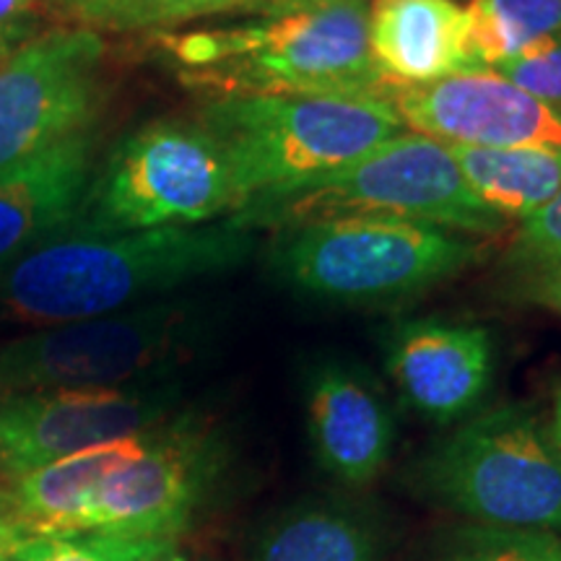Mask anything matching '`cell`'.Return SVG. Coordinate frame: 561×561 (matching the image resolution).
<instances>
[{
  "label": "cell",
  "instance_id": "21",
  "mask_svg": "<svg viewBox=\"0 0 561 561\" xmlns=\"http://www.w3.org/2000/svg\"><path fill=\"white\" fill-rule=\"evenodd\" d=\"M83 30L164 32L185 21L248 9L255 0H50Z\"/></svg>",
  "mask_w": 561,
  "mask_h": 561
},
{
  "label": "cell",
  "instance_id": "4",
  "mask_svg": "<svg viewBox=\"0 0 561 561\" xmlns=\"http://www.w3.org/2000/svg\"><path fill=\"white\" fill-rule=\"evenodd\" d=\"M481 261V244L432 224L343 216L280 229L271 263L301 297L382 305L432 289Z\"/></svg>",
  "mask_w": 561,
  "mask_h": 561
},
{
  "label": "cell",
  "instance_id": "6",
  "mask_svg": "<svg viewBox=\"0 0 561 561\" xmlns=\"http://www.w3.org/2000/svg\"><path fill=\"white\" fill-rule=\"evenodd\" d=\"M240 210L219 140L198 121H153L112 149L66 237L201 227Z\"/></svg>",
  "mask_w": 561,
  "mask_h": 561
},
{
  "label": "cell",
  "instance_id": "17",
  "mask_svg": "<svg viewBox=\"0 0 561 561\" xmlns=\"http://www.w3.org/2000/svg\"><path fill=\"white\" fill-rule=\"evenodd\" d=\"M149 432L104 442L16 476L9 494V520L26 538L81 533L83 515L96 486L144 450Z\"/></svg>",
  "mask_w": 561,
  "mask_h": 561
},
{
  "label": "cell",
  "instance_id": "32",
  "mask_svg": "<svg viewBox=\"0 0 561 561\" xmlns=\"http://www.w3.org/2000/svg\"><path fill=\"white\" fill-rule=\"evenodd\" d=\"M0 561H24V557H21V549L19 551H13V553H9V557H3Z\"/></svg>",
  "mask_w": 561,
  "mask_h": 561
},
{
  "label": "cell",
  "instance_id": "19",
  "mask_svg": "<svg viewBox=\"0 0 561 561\" xmlns=\"http://www.w3.org/2000/svg\"><path fill=\"white\" fill-rule=\"evenodd\" d=\"M468 191L504 221H523L561 187V151L450 146Z\"/></svg>",
  "mask_w": 561,
  "mask_h": 561
},
{
  "label": "cell",
  "instance_id": "23",
  "mask_svg": "<svg viewBox=\"0 0 561 561\" xmlns=\"http://www.w3.org/2000/svg\"><path fill=\"white\" fill-rule=\"evenodd\" d=\"M164 543L174 541H140V538L83 530L30 538L21 546V557L24 561H144Z\"/></svg>",
  "mask_w": 561,
  "mask_h": 561
},
{
  "label": "cell",
  "instance_id": "13",
  "mask_svg": "<svg viewBox=\"0 0 561 561\" xmlns=\"http://www.w3.org/2000/svg\"><path fill=\"white\" fill-rule=\"evenodd\" d=\"M385 369L421 419L460 424L473 416L494 382V335L473 322L401 320L385 335Z\"/></svg>",
  "mask_w": 561,
  "mask_h": 561
},
{
  "label": "cell",
  "instance_id": "20",
  "mask_svg": "<svg viewBox=\"0 0 561 561\" xmlns=\"http://www.w3.org/2000/svg\"><path fill=\"white\" fill-rule=\"evenodd\" d=\"M466 13L476 68H496L561 34V0H471Z\"/></svg>",
  "mask_w": 561,
  "mask_h": 561
},
{
  "label": "cell",
  "instance_id": "31",
  "mask_svg": "<svg viewBox=\"0 0 561 561\" xmlns=\"http://www.w3.org/2000/svg\"><path fill=\"white\" fill-rule=\"evenodd\" d=\"M144 561H191V559H185L182 553L174 551V543H164L161 549L153 551L151 557H146Z\"/></svg>",
  "mask_w": 561,
  "mask_h": 561
},
{
  "label": "cell",
  "instance_id": "24",
  "mask_svg": "<svg viewBox=\"0 0 561 561\" xmlns=\"http://www.w3.org/2000/svg\"><path fill=\"white\" fill-rule=\"evenodd\" d=\"M491 70L561 115V34L538 42Z\"/></svg>",
  "mask_w": 561,
  "mask_h": 561
},
{
  "label": "cell",
  "instance_id": "3",
  "mask_svg": "<svg viewBox=\"0 0 561 561\" xmlns=\"http://www.w3.org/2000/svg\"><path fill=\"white\" fill-rule=\"evenodd\" d=\"M195 121L227 153L242 210L299 191L405 130L392 102L351 96H214Z\"/></svg>",
  "mask_w": 561,
  "mask_h": 561
},
{
  "label": "cell",
  "instance_id": "29",
  "mask_svg": "<svg viewBox=\"0 0 561 561\" xmlns=\"http://www.w3.org/2000/svg\"><path fill=\"white\" fill-rule=\"evenodd\" d=\"M26 541H30V538H26L24 533L9 520V517L0 515V559L9 557L13 551H19Z\"/></svg>",
  "mask_w": 561,
  "mask_h": 561
},
{
  "label": "cell",
  "instance_id": "8",
  "mask_svg": "<svg viewBox=\"0 0 561 561\" xmlns=\"http://www.w3.org/2000/svg\"><path fill=\"white\" fill-rule=\"evenodd\" d=\"M206 328L191 301H157L42 328L0 346V392L117 388L164 367Z\"/></svg>",
  "mask_w": 561,
  "mask_h": 561
},
{
  "label": "cell",
  "instance_id": "16",
  "mask_svg": "<svg viewBox=\"0 0 561 561\" xmlns=\"http://www.w3.org/2000/svg\"><path fill=\"white\" fill-rule=\"evenodd\" d=\"M94 138L81 133L0 178V271L66 234L94 180Z\"/></svg>",
  "mask_w": 561,
  "mask_h": 561
},
{
  "label": "cell",
  "instance_id": "5",
  "mask_svg": "<svg viewBox=\"0 0 561 561\" xmlns=\"http://www.w3.org/2000/svg\"><path fill=\"white\" fill-rule=\"evenodd\" d=\"M424 500L479 525L561 533V450L528 405L473 413L413 468Z\"/></svg>",
  "mask_w": 561,
  "mask_h": 561
},
{
  "label": "cell",
  "instance_id": "12",
  "mask_svg": "<svg viewBox=\"0 0 561 561\" xmlns=\"http://www.w3.org/2000/svg\"><path fill=\"white\" fill-rule=\"evenodd\" d=\"M392 107L403 128L447 146L561 151V115L491 68H473L416 89Z\"/></svg>",
  "mask_w": 561,
  "mask_h": 561
},
{
  "label": "cell",
  "instance_id": "9",
  "mask_svg": "<svg viewBox=\"0 0 561 561\" xmlns=\"http://www.w3.org/2000/svg\"><path fill=\"white\" fill-rule=\"evenodd\" d=\"M102 60V37L83 26L34 34L0 60V178L89 133Z\"/></svg>",
  "mask_w": 561,
  "mask_h": 561
},
{
  "label": "cell",
  "instance_id": "1",
  "mask_svg": "<svg viewBox=\"0 0 561 561\" xmlns=\"http://www.w3.org/2000/svg\"><path fill=\"white\" fill-rule=\"evenodd\" d=\"M257 229L229 216L201 227L60 237L0 271V325H68L146 305L229 273L255 252Z\"/></svg>",
  "mask_w": 561,
  "mask_h": 561
},
{
  "label": "cell",
  "instance_id": "15",
  "mask_svg": "<svg viewBox=\"0 0 561 561\" xmlns=\"http://www.w3.org/2000/svg\"><path fill=\"white\" fill-rule=\"evenodd\" d=\"M367 42L375 70L396 94L476 68L458 0H371Z\"/></svg>",
  "mask_w": 561,
  "mask_h": 561
},
{
  "label": "cell",
  "instance_id": "11",
  "mask_svg": "<svg viewBox=\"0 0 561 561\" xmlns=\"http://www.w3.org/2000/svg\"><path fill=\"white\" fill-rule=\"evenodd\" d=\"M178 401V385L26 392L0 405V462L13 476L157 426Z\"/></svg>",
  "mask_w": 561,
  "mask_h": 561
},
{
  "label": "cell",
  "instance_id": "2",
  "mask_svg": "<svg viewBox=\"0 0 561 561\" xmlns=\"http://www.w3.org/2000/svg\"><path fill=\"white\" fill-rule=\"evenodd\" d=\"M369 0H343L244 24L159 32L178 79L214 96L294 94L392 102L396 91L369 58Z\"/></svg>",
  "mask_w": 561,
  "mask_h": 561
},
{
  "label": "cell",
  "instance_id": "10",
  "mask_svg": "<svg viewBox=\"0 0 561 561\" xmlns=\"http://www.w3.org/2000/svg\"><path fill=\"white\" fill-rule=\"evenodd\" d=\"M221 460L224 450L214 434L185 421L149 432L144 450L96 486L81 533L174 541L208 494Z\"/></svg>",
  "mask_w": 561,
  "mask_h": 561
},
{
  "label": "cell",
  "instance_id": "22",
  "mask_svg": "<svg viewBox=\"0 0 561 561\" xmlns=\"http://www.w3.org/2000/svg\"><path fill=\"white\" fill-rule=\"evenodd\" d=\"M434 561H561V538L549 530L473 523L453 530Z\"/></svg>",
  "mask_w": 561,
  "mask_h": 561
},
{
  "label": "cell",
  "instance_id": "30",
  "mask_svg": "<svg viewBox=\"0 0 561 561\" xmlns=\"http://www.w3.org/2000/svg\"><path fill=\"white\" fill-rule=\"evenodd\" d=\"M551 434H553V442H557V447L561 450V385L553 392V413H551Z\"/></svg>",
  "mask_w": 561,
  "mask_h": 561
},
{
  "label": "cell",
  "instance_id": "26",
  "mask_svg": "<svg viewBox=\"0 0 561 561\" xmlns=\"http://www.w3.org/2000/svg\"><path fill=\"white\" fill-rule=\"evenodd\" d=\"M510 284L517 297L561 314V257L510 263Z\"/></svg>",
  "mask_w": 561,
  "mask_h": 561
},
{
  "label": "cell",
  "instance_id": "28",
  "mask_svg": "<svg viewBox=\"0 0 561 561\" xmlns=\"http://www.w3.org/2000/svg\"><path fill=\"white\" fill-rule=\"evenodd\" d=\"M343 3V0H255L248 13H257V16H276V13H291L305 9H320V5Z\"/></svg>",
  "mask_w": 561,
  "mask_h": 561
},
{
  "label": "cell",
  "instance_id": "27",
  "mask_svg": "<svg viewBox=\"0 0 561 561\" xmlns=\"http://www.w3.org/2000/svg\"><path fill=\"white\" fill-rule=\"evenodd\" d=\"M39 0H0V60L30 39Z\"/></svg>",
  "mask_w": 561,
  "mask_h": 561
},
{
  "label": "cell",
  "instance_id": "25",
  "mask_svg": "<svg viewBox=\"0 0 561 561\" xmlns=\"http://www.w3.org/2000/svg\"><path fill=\"white\" fill-rule=\"evenodd\" d=\"M561 257V187L557 195L520 221L512 240L510 263Z\"/></svg>",
  "mask_w": 561,
  "mask_h": 561
},
{
  "label": "cell",
  "instance_id": "14",
  "mask_svg": "<svg viewBox=\"0 0 561 561\" xmlns=\"http://www.w3.org/2000/svg\"><path fill=\"white\" fill-rule=\"evenodd\" d=\"M307 437L320 468L346 486H367L385 471L396 445V416L356 364L318 362L305 377Z\"/></svg>",
  "mask_w": 561,
  "mask_h": 561
},
{
  "label": "cell",
  "instance_id": "18",
  "mask_svg": "<svg viewBox=\"0 0 561 561\" xmlns=\"http://www.w3.org/2000/svg\"><path fill=\"white\" fill-rule=\"evenodd\" d=\"M252 561H382L359 512L335 502H299L263 525Z\"/></svg>",
  "mask_w": 561,
  "mask_h": 561
},
{
  "label": "cell",
  "instance_id": "7",
  "mask_svg": "<svg viewBox=\"0 0 561 561\" xmlns=\"http://www.w3.org/2000/svg\"><path fill=\"white\" fill-rule=\"evenodd\" d=\"M234 216L257 231H280L343 216L419 221L473 237L500 234L507 224L468 191L450 146L413 130L398 133L299 191Z\"/></svg>",
  "mask_w": 561,
  "mask_h": 561
}]
</instances>
